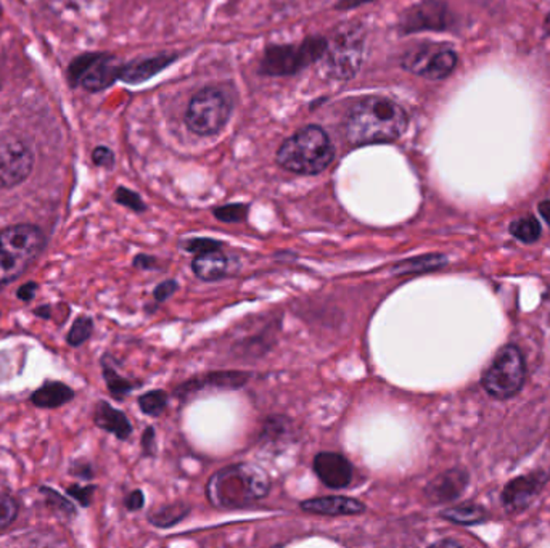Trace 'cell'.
Here are the masks:
<instances>
[{
	"mask_svg": "<svg viewBox=\"0 0 550 548\" xmlns=\"http://www.w3.org/2000/svg\"><path fill=\"white\" fill-rule=\"evenodd\" d=\"M409 125L401 105L387 97L360 100L346 119V139L354 146L389 144L403 135Z\"/></svg>",
	"mask_w": 550,
	"mask_h": 548,
	"instance_id": "1",
	"label": "cell"
},
{
	"mask_svg": "<svg viewBox=\"0 0 550 548\" xmlns=\"http://www.w3.org/2000/svg\"><path fill=\"white\" fill-rule=\"evenodd\" d=\"M271 492V479L263 468L253 463H235L220 468L206 484L210 504L222 510H238L256 504Z\"/></svg>",
	"mask_w": 550,
	"mask_h": 548,
	"instance_id": "2",
	"label": "cell"
},
{
	"mask_svg": "<svg viewBox=\"0 0 550 548\" xmlns=\"http://www.w3.org/2000/svg\"><path fill=\"white\" fill-rule=\"evenodd\" d=\"M335 148L329 134L321 125H306L286 139L277 152L282 168L301 174L314 176L331 166Z\"/></svg>",
	"mask_w": 550,
	"mask_h": 548,
	"instance_id": "3",
	"label": "cell"
},
{
	"mask_svg": "<svg viewBox=\"0 0 550 548\" xmlns=\"http://www.w3.org/2000/svg\"><path fill=\"white\" fill-rule=\"evenodd\" d=\"M44 232L33 224H16L0 230V285L22 277L44 251Z\"/></svg>",
	"mask_w": 550,
	"mask_h": 548,
	"instance_id": "4",
	"label": "cell"
},
{
	"mask_svg": "<svg viewBox=\"0 0 550 548\" xmlns=\"http://www.w3.org/2000/svg\"><path fill=\"white\" fill-rule=\"evenodd\" d=\"M232 111V100L222 88H203L191 98L187 108L185 123L193 134L210 137L224 129Z\"/></svg>",
	"mask_w": 550,
	"mask_h": 548,
	"instance_id": "5",
	"label": "cell"
},
{
	"mask_svg": "<svg viewBox=\"0 0 550 548\" xmlns=\"http://www.w3.org/2000/svg\"><path fill=\"white\" fill-rule=\"evenodd\" d=\"M527 366L520 349L515 346L502 348L496 358L492 360L489 368L484 372V391L496 399H508L514 397L525 385Z\"/></svg>",
	"mask_w": 550,
	"mask_h": 548,
	"instance_id": "6",
	"label": "cell"
},
{
	"mask_svg": "<svg viewBox=\"0 0 550 548\" xmlns=\"http://www.w3.org/2000/svg\"><path fill=\"white\" fill-rule=\"evenodd\" d=\"M362 51L364 41L358 28L338 31L337 36L327 41V47L321 57L323 71L333 79H351L359 71Z\"/></svg>",
	"mask_w": 550,
	"mask_h": 548,
	"instance_id": "7",
	"label": "cell"
},
{
	"mask_svg": "<svg viewBox=\"0 0 550 548\" xmlns=\"http://www.w3.org/2000/svg\"><path fill=\"white\" fill-rule=\"evenodd\" d=\"M36 154L26 140L15 134L0 135V190L15 189L31 176Z\"/></svg>",
	"mask_w": 550,
	"mask_h": 548,
	"instance_id": "8",
	"label": "cell"
},
{
	"mask_svg": "<svg viewBox=\"0 0 550 548\" xmlns=\"http://www.w3.org/2000/svg\"><path fill=\"white\" fill-rule=\"evenodd\" d=\"M327 41L322 37L308 39L301 45H279L271 47L266 51L265 60L261 61V71L269 76H286L294 74L304 66L321 60Z\"/></svg>",
	"mask_w": 550,
	"mask_h": 548,
	"instance_id": "9",
	"label": "cell"
},
{
	"mask_svg": "<svg viewBox=\"0 0 550 548\" xmlns=\"http://www.w3.org/2000/svg\"><path fill=\"white\" fill-rule=\"evenodd\" d=\"M123 65L111 55L90 53L74 60L70 68L71 81L79 84L89 92H100L119 79Z\"/></svg>",
	"mask_w": 550,
	"mask_h": 548,
	"instance_id": "10",
	"label": "cell"
},
{
	"mask_svg": "<svg viewBox=\"0 0 550 548\" xmlns=\"http://www.w3.org/2000/svg\"><path fill=\"white\" fill-rule=\"evenodd\" d=\"M451 14L444 2L441 0H425L406 12L401 20V31L418 33V31H444L451 24Z\"/></svg>",
	"mask_w": 550,
	"mask_h": 548,
	"instance_id": "11",
	"label": "cell"
},
{
	"mask_svg": "<svg viewBox=\"0 0 550 548\" xmlns=\"http://www.w3.org/2000/svg\"><path fill=\"white\" fill-rule=\"evenodd\" d=\"M250 373L248 372H235V370H228V372H211L206 373L203 376H197L191 380L185 381L183 385L176 387L177 397L181 399H189L193 395H199V393H208V391H232V389H240L250 381Z\"/></svg>",
	"mask_w": 550,
	"mask_h": 548,
	"instance_id": "12",
	"label": "cell"
},
{
	"mask_svg": "<svg viewBox=\"0 0 550 548\" xmlns=\"http://www.w3.org/2000/svg\"><path fill=\"white\" fill-rule=\"evenodd\" d=\"M312 468L323 486L331 489H345L351 484L352 465L341 453H317L312 461Z\"/></svg>",
	"mask_w": 550,
	"mask_h": 548,
	"instance_id": "13",
	"label": "cell"
},
{
	"mask_svg": "<svg viewBox=\"0 0 550 548\" xmlns=\"http://www.w3.org/2000/svg\"><path fill=\"white\" fill-rule=\"evenodd\" d=\"M235 267H238V261L220 253V249L199 255L191 261V272L203 282H218L234 275Z\"/></svg>",
	"mask_w": 550,
	"mask_h": 548,
	"instance_id": "14",
	"label": "cell"
},
{
	"mask_svg": "<svg viewBox=\"0 0 550 548\" xmlns=\"http://www.w3.org/2000/svg\"><path fill=\"white\" fill-rule=\"evenodd\" d=\"M469 484V475L463 469H449L436 476L425 488V497L433 504H444L462 496Z\"/></svg>",
	"mask_w": 550,
	"mask_h": 548,
	"instance_id": "15",
	"label": "cell"
},
{
	"mask_svg": "<svg viewBox=\"0 0 550 548\" xmlns=\"http://www.w3.org/2000/svg\"><path fill=\"white\" fill-rule=\"evenodd\" d=\"M303 512L325 515V516H346V515H360L367 510L366 505L356 498L345 496H327V497L309 498L301 502Z\"/></svg>",
	"mask_w": 550,
	"mask_h": 548,
	"instance_id": "16",
	"label": "cell"
},
{
	"mask_svg": "<svg viewBox=\"0 0 550 548\" xmlns=\"http://www.w3.org/2000/svg\"><path fill=\"white\" fill-rule=\"evenodd\" d=\"M94 423L103 432L117 436L119 441L131 438L134 432L133 423L129 422L125 412L111 407V404L105 403V401L97 403L96 410H94Z\"/></svg>",
	"mask_w": 550,
	"mask_h": 548,
	"instance_id": "17",
	"label": "cell"
},
{
	"mask_svg": "<svg viewBox=\"0 0 550 548\" xmlns=\"http://www.w3.org/2000/svg\"><path fill=\"white\" fill-rule=\"evenodd\" d=\"M541 486H543V481L539 479V476H523V478L508 483L502 494V500L507 508L520 510L535 498L536 494L541 489Z\"/></svg>",
	"mask_w": 550,
	"mask_h": 548,
	"instance_id": "18",
	"label": "cell"
},
{
	"mask_svg": "<svg viewBox=\"0 0 550 548\" xmlns=\"http://www.w3.org/2000/svg\"><path fill=\"white\" fill-rule=\"evenodd\" d=\"M71 387L60 381H47L31 395V403L39 409H59L74 399Z\"/></svg>",
	"mask_w": 550,
	"mask_h": 548,
	"instance_id": "19",
	"label": "cell"
},
{
	"mask_svg": "<svg viewBox=\"0 0 550 548\" xmlns=\"http://www.w3.org/2000/svg\"><path fill=\"white\" fill-rule=\"evenodd\" d=\"M459 63V57L452 49L436 45L432 57L426 63L425 70L422 71V78L430 81H441L454 73L455 66Z\"/></svg>",
	"mask_w": 550,
	"mask_h": 548,
	"instance_id": "20",
	"label": "cell"
},
{
	"mask_svg": "<svg viewBox=\"0 0 550 548\" xmlns=\"http://www.w3.org/2000/svg\"><path fill=\"white\" fill-rule=\"evenodd\" d=\"M171 61H174V57H166V55L135 61V63H131V65H126L121 68L119 79L129 82V84H139V82L147 81L152 76L164 70Z\"/></svg>",
	"mask_w": 550,
	"mask_h": 548,
	"instance_id": "21",
	"label": "cell"
},
{
	"mask_svg": "<svg viewBox=\"0 0 550 548\" xmlns=\"http://www.w3.org/2000/svg\"><path fill=\"white\" fill-rule=\"evenodd\" d=\"M448 264V257L440 253H432V255H424V256L411 257V259H404L401 263H396L391 269V275L395 277H403L409 274H422V272L436 271Z\"/></svg>",
	"mask_w": 550,
	"mask_h": 548,
	"instance_id": "22",
	"label": "cell"
},
{
	"mask_svg": "<svg viewBox=\"0 0 550 548\" xmlns=\"http://www.w3.org/2000/svg\"><path fill=\"white\" fill-rule=\"evenodd\" d=\"M102 372L107 387L110 391V395L117 399V401H123L127 395L133 393L134 389L142 386V381L127 380L125 376H121L117 372V368L111 366L110 358L108 354L102 358Z\"/></svg>",
	"mask_w": 550,
	"mask_h": 548,
	"instance_id": "23",
	"label": "cell"
},
{
	"mask_svg": "<svg viewBox=\"0 0 550 548\" xmlns=\"http://www.w3.org/2000/svg\"><path fill=\"white\" fill-rule=\"evenodd\" d=\"M189 513H191V505L185 502H174L148 513L147 519L152 526L169 529L179 525Z\"/></svg>",
	"mask_w": 550,
	"mask_h": 548,
	"instance_id": "24",
	"label": "cell"
},
{
	"mask_svg": "<svg viewBox=\"0 0 550 548\" xmlns=\"http://www.w3.org/2000/svg\"><path fill=\"white\" fill-rule=\"evenodd\" d=\"M441 516L449 519L451 523H455V525H478V523L486 519V513L478 505L465 504L444 510L441 513Z\"/></svg>",
	"mask_w": 550,
	"mask_h": 548,
	"instance_id": "25",
	"label": "cell"
},
{
	"mask_svg": "<svg viewBox=\"0 0 550 548\" xmlns=\"http://www.w3.org/2000/svg\"><path fill=\"white\" fill-rule=\"evenodd\" d=\"M292 432H292L290 418L275 415V417L266 418L261 439L265 442H279L282 439L288 438Z\"/></svg>",
	"mask_w": 550,
	"mask_h": 548,
	"instance_id": "26",
	"label": "cell"
},
{
	"mask_svg": "<svg viewBox=\"0 0 550 548\" xmlns=\"http://www.w3.org/2000/svg\"><path fill=\"white\" fill-rule=\"evenodd\" d=\"M137 403H139L140 410L148 417H160L168 407L169 397L166 391L154 389V391H148L145 395H140Z\"/></svg>",
	"mask_w": 550,
	"mask_h": 548,
	"instance_id": "27",
	"label": "cell"
},
{
	"mask_svg": "<svg viewBox=\"0 0 550 548\" xmlns=\"http://www.w3.org/2000/svg\"><path fill=\"white\" fill-rule=\"evenodd\" d=\"M510 234L523 243H535L541 237V224L535 216L521 218L510 226Z\"/></svg>",
	"mask_w": 550,
	"mask_h": 548,
	"instance_id": "28",
	"label": "cell"
},
{
	"mask_svg": "<svg viewBox=\"0 0 550 548\" xmlns=\"http://www.w3.org/2000/svg\"><path fill=\"white\" fill-rule=\"evenodd\" d=\"M94 333V320L90 317L81 315L79 319H76L71 330L68 331L67 341L70 346L78 348L88 341L89 338Z\"/></svg>",
	"mask_w": 550,
	"mask_h": 548,
	"instance_id": "29",
	"label": "cell"
},
{
	"mask_svg": "<svg viewBox=\"0 0 550 548\" xmlns=\"http://www.w3.org/2000/svg\"><path fill=\"white\" fill-rule=\"evenodd\" d=\"M20 515V504L15 497L0 492V533L15 523Z\"/></svg>",
	"mask_w": 550,
	"mask_h": 548,
	"instance_id": "30",
	"label": "cell"
},
{
	"mask_svg": "<svg viewBox=\"0 0 550 548\" xmlns=\"http://www.w3.org/2000/svg\"><path fill=\"white\" fill-rule=\"evenodd\" d=\"M250 206L242 205V203H232V205L219 206L214 209L213 214L216 219L226 224H235V222H242L248 216Z\"/></svg>",
	"mask_w": 550,
	"mask_h": 548,
	"instance_id": "31",
	"label": "cell"
},
{
	"mask_svg": "<svg viewBox=\"0 0 550 548\" xmlns=\"http://www.w3.org/2000/svg\"><path fill=\"white\" fill-rule=\"evenodd\" d=\"M224 243L219 240H214V238H206V237H199V238H189L182 243V248L189 253L193 255H206V253H211V251H218L222 249Z\"/></svg>",
	"mask_w": 550,
	"mask_h": 548,
	"instance_id": "32",
	"label": "cell"
},
{
	"mask_svg": "<svg viewBox=\"0 0 550 548\" xmlns=\"http://www.w3.org/2000/svg\"><path fill=\"white\" fill-rule=\"evenodd\" d=\"M267 333H269V330L266 331L263 337L250 338V339H247L245 343L240 344L238 348H240L243 356H248V358L253 356V354L263 356V354L269 351L272 346H274V339L267 337Z\"/></svg>",
	"mask_w": 550,
	"mask_h": 548,
	"instance_id": "33",
	"label": "cell"
},
{
	"mask_svg": "<svg viewBox=\"0 0 550 548\" xmlns=\"http://www.w3.org/2000/svg\"><path fill=\"white\" fill-rule=\"evenodd\" d=\"M115 200L119 205L126 206V208H129L135 212H144L147 209V206H145L140 195H137L135 191L126 189V187L117 189V193H115Z\"/></svg>",
	"mask_w": 550,
	"mask_h": 548,
	"instance_id": "34",
	"label": "cell"
},
{
	"mask_svg": "<svg viewBox=\"0 0 550 548\" xmlns=\"http://www.w3.org/2000/svg\"><path fill=\"white\" fill-rule=\"evenodd\" d=\"M41 490L44 492L45 498H47V502H49V506H51V510L59 512L60 515H70V516L74 515L73 504L68 502L67 498L61 497L55 490L47 489V488H42Z\"/></svg>",
	"mask_w": 550,
	"mask_h": 548,
	"instance_id": "35",
	"label": "cell"
},
{
	"mask_svg": "<svg viewBox=\"0 0 550 548\" xmlns=\"http://www.w3.org/2000/svg\"><path fill=\"white\" fill-rule=\"evenodd\" d=\"M94 492H96V486H79V484H74V486H71L68 489V496L76 498L82 506H89L90 502H92Z\"/></svg>",
	"mask_w": 550,
	"mask_h": 548,
	"instance_id": "36",
	"label": "cell"
},
{
	"mask_svg": "<svg viewBox=\"0 0 550 548\" xmlns=\"http://www.w3.org/2000/svg\"><path fill=\"white\" fill-rule=\"evenodd\" d=\"M177 290H179V282H177V280H174V278L164 280V282H162L160 285H156V288H154V301H156V302H164V301H168Z\"/></svg>",
	"mask_w": 550,
	"mask_h": 548,
	"instance_id": "37",
	"label": "cell"
},
{
	"mask_svg": "<svg viewBox=\"0 0 550 548\" xmlns=\"http://www.w3.org/2000/svg\"><path fill=\"white\" fill-rule=\"evenodd\" d=\"M92 160L100 168H111L115 164V154L107 146H98L92 153Z\"/></svg>",
	"mask_w": 550,
	"mask_h": 548,
	"instance_id": "38",
	"label": "cell"
},
{
	"mask_svg": "<svg viewBox=\"0 0 550 548\" xmlns=\"http://www.w3.org/2000/svg\"><path fill=\"white\" fill-rule=\"evenodd\" d=\"M142 452L145 457H154L156 453V432L154 426H148L142 434Z\"/></svg>",
	"mask_w": 550,
	"mask_h": 548,
	"instance_id": "39",
	"label": "cell"
},
{
	"mask_svg": "<svg viewBox=\"0 0 550 548\" xmlns=\"http://www.w3.org/2000/svg\"><path fill=\"white\" fill-rule=\"evenodd\" d=\"M134 267L142 269V271H158L160 269V261L154 256L148 255H137L134 257Z\"/></svg>",
	"mask_w": 550,
	"mask_h": 548,
	"instance_id": "40",
	"label": "cell"
},
{
	"mask_svg": "<svg viewBox=\"0 0 550 548\" xmlns=\"http://www.w3.org/2000/svg\"><path fill=\"white\" fill-rule=\"evenodd\" d=\"M125 505L129 512L142 510L144 505H145V496H144V492L140 489L133 490V492L126 497Z\"/></svg>",
	"mask_w": 550,
	"mask_h": 548,
	"instance_id": "41",
	"label": "cell"
},
{
	"mask_svg": "<svg viewBox=\"0 0 550 548\" xmlns=\"http://www.w3.org/2000/svg\"><path fill=\"white\" fill-rule=\"evenodd\" d=\"M36 282H28V283H24V285L20 286L18 288V292H16V296H18V300L24 301V302H30L31 300H34V296H36L37 293Z\"/></svg>",
	"mask_w": 550,
	"mask_h": 548,
	"instance_id": "42",
	"label": "cell"
},
{
	"mask_svg": "<svg viewBox=\"0 0 550 548\" xmlns=\"http://www.w3.org/2000/svg\"><path fill=\"white\" fill-rule=\"evenodd\" d=\"M368 2H374V0H341L338 4V8H354L359 7L362 4H368Z\"/></svg>",
	"mask_w": 550,
	"mask_h": 548,
	"instance_id": "43",
	"label": "cell"
},
{
	"mask_svg": "<svg viewBox=\"0 0 550 548\" xmlns=\"http://www.w3.org/2000/svg\"><path fill=\"white\" fill-rule=\"evenodd\" d=\"M539 212L543 214L544 219L547 220L550 224V200H545L541 205H539Z\"/></svg>",
	"mask_w": 550,
	"mask_h": 548,
	"instance_id": "44",
	"label": "cell"
},
{
	"mask_svg": "<svg viewBox=\"0 0 550 548\" xmlns=\"http://www.w3.org/2000/svg\"><path fill=\"white\" fill-rule=\"evenodd\" d=\"M36 315L42 319H51V306H42L36 309Z\"/></svg>",
	"mask_w": 550,
	"mask_h": 548,
	"instance_id": "45",
	"label": "cell"
},
{
	"mask_svg": "<svg viewBox=\"0 0 550 548\" xmlns=\"http://www.w3.org/2000/svg\"><path fill=\"white\" fill-rule=\"evenodd\" d=\"M544 30H545V33L550 36V14L547 15V18H545V22H544Z\"/></svg>",
	"mask_w": 550,
	"mask_h": 548,
	"instance_id": "46",
	"label": "cell"
},
{
	"mask_svg": "<svg viewBox=\"0 0 550 548\" xmlns=\"http://www.w3.org/2000/svg\"><path fill=\"white\" fill-rule=\"evenodd\" d=\"M2 367L4 366H2V358H0V370H2Z\"/></svg>",
	"mask_w": 550,
	"mask_h": 548,
	"instance_id": "47",
	"label": "cell"
}]
</instances>
